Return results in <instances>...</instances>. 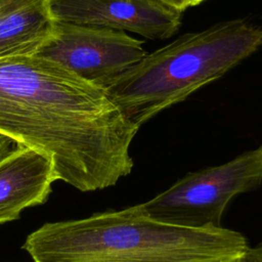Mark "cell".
<instances>
[{"instance_id":"5","label":"cell","mask_w":262,"mask_h":262,"mask_svg":"<svg viewBox=\"0 0 262 262\" xmlns=\"http://www.w3.org/2000/svg\"><path fill=\"white\" fill-rule=\"evenodd\" d=\"M146 53L143 41L126 32L56 20L53 34L35 55L103 88Z\"/></svg>"},{"instance_id":"14","label":"cell","mask_w":262,"mask_h":262,"mask_svg":"<svg viewBox=\"0 0 262 262\" xmlns=\"http://www.w3.org/2000/svg\"><path fill=\"white\" fill-rule=\"evenodd\" d=\"M241 262H251V261H250V260H249V259H248V258L245 256V258H244V259H243Z\"/></svg>"},{"instance_id":"12","label":"cell","mask_w":262,"mask_h":262,"mask_svg":"<svg viewBox=\"0 0 262 262\" xmlns=\"http://www.w3.org/2000/svg\"><path fill=\"white\" fill-rule=\"evenodd\" d=\"M204 1H206V0H189V7L196 6V5L201 4V3H203Z\"/></svg>"},{"instance_id":"7","label":"cell","mask_w":262,"mask_h":262,"mask_svg":"<svg viewBox=\"0 0 262 262\" xmlns=\"http://www.w3.org/2000/svg\"><path fill=\"white\" fill-rule=\"evenodd\" d=\"M56 180L51 160L16 144L0 160V224L18 220L25 209L45 204Z\"/></svg>"},{"instance_id":"8","label":"cell","mask_w":262,"mask_h":262,"mask_svg":"<svg viewBox=\"0 0 262 262\" xmlns=\"http://www.w3.org/2000/svg\"><path fill=\"white\" fill-rule=\"evenodd\" d=\"M55 21L48 0H10L0 8V58L36 54Z\"/></svg>"},{"instance_id":"11","label":"cell","mask_w":262,"mask_h":262,"mask_svg":"<svg viewBox=\"0 0 262 262\" xmlns=\"http://www.w3.org/2000/svg\"><path fill=\"white\" fill-rule=\"evenodd\" d=\"M159 1L181 12H184L189 7V0H159Z\"/></svg>"},{"instance_id":"13","label":"cell","mask_w":262,"mask_h":262,"mask_svg":"<svg viewBox=\"0 0 262 262\" xmlns=\"http://www.w3.org/2000/svg\"><path fill=\"white\" fill-rule=\"evenodd\" d=\"M10 0H0V8H2L5 4H7Z\"/></svg>"},{"instance_id":"9","label":"cell","mask_w":262,"mask_h":262,"mask_svg":"<svg viewBox=\"0 0 262 262\" xmlns=\"http://www.w3.org/2000/svg\"><path fill=\"white\" fill-rule=\"evenodd\" d=\"M16 147V143L9 137L0 134V160L9 155Z\"/></svg>"},{"instance_id":"6","label":"cell","mask_w":262,"mask_h":262,"mask_svg":"<svg viewBox=\"0 0 262 262\" xmlns=\"http://www.w3.org/2000/svg\"><path fill=\"white\" fill-rule=\"evenodd\" d=\"M55 20L131 32L151 40L174 36L182 13L159 0H48Z\"/></svg>"},{"instance_id":"1","label":"cell","mask_w":262,"mask_h":262,"mask_svg":"<svg viewBox=\"0 0 262 262\" xmlns=\"http://www.w3.org/2000/svg\"><path fill=\"white\" fill-rule=\"evenodd\" d=\"M138 127L106 90L38 56L0 58V134L51 160L57 180L87 192L133 168Z\"/></svg>"},{"instance_id":"4","label":"cell","mask_w":262,"mask_h":262,"mask_svg":"<svg viewBox=\"0 0 262 262\" xmlns=\"http://www.w3.org/2000/svg\"><path fill=\"white\" fill-rule=\"evenodd\" d=\"M261 182L262 144L221 165L187 173L138 207L163 223L192 229L220 227L229 202Z\"/></svg>"},{"instance_id":"3","label":"cell","mask_w":262,"mask_h":262,"mask_svg":"<svg viewBox=\"0 0 262 262\" xmlns=\"http://www.w3.org/2000/svg\"><path fill=\"white\" fill-rule=\"evenodd\" d=\"M261 46V26L243 18L223 20L146 53L103 88L126 118L140 128L220 79Z\"/></svg>"},{"instance_id":"10","label":"cell","mask_w":262,"mask_h":262,"mask_svg":"<svg viewBox=\"0 0 262 262\" xmlns=\"http://www.w3.org/2000/svg\"><path fill=\"white\" fill-rule=\"evenodd\" d=\"M246 257L251 262H262V242L253 248H249Z\"/></svg>"},{"instance_id":"2","label":"cell","mask_w":262,"mask_h":262,"mask_svg":"<svg viewBox=\"0 0 262 262\" xmlns=\"http://www.w3.org/2000/svg\"><path fill=\"white\" fill-rule=\"evenodd\" d=\"M249 248L232 229L163 223L138 205L44 223L23 245L34 262H241Z\"/></svg>"}]
</instances>
